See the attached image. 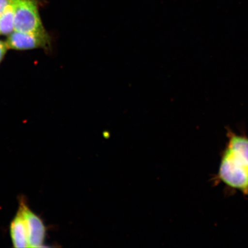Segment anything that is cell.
<instances>
[{
	"label": "cell",
	"mask_w": 248,
	"mask_h": 248,
	"mask_svg": "<svg viewBox=\"0 0 248 248\" xmlns=\"http://www.w3.org/2000/svg\"><path fill=\"white\" fill-rule=\"evenodd\" d=\"M10 234L12 244L15 248L29 247L26 222L19 208L11 223Z\"/></svg>",
	"instance_id": "cell-5"
},
{
	"label": "cell",
	"mask_w": 248,
	"mask_h": 248,
	"mask_svg": "<svg viewBox=\"0 0 248 248\" xmlns=\"http://www.w3.org/2000/svg\"><path fill=\"white\" fill-rule=\"evenodd\" d=\"M19 209L26 222L29 247H43L45 244L46 231L44 222L31 210L23 198L20 200Z\"/></svg>",
	"instance_id": "cell-3"
},
{
	"label": "cell",
	"mask_w": 248,
	"mask_h": 248,
	"mask_svg": "<svg viewBox=\"0 0 248 248\" xmlns=\"http://www.w3.org/2000/svg\"><path fill=\"white\" fill-rule=\"evenodd\" d=\"M228 141L222 151L215 181L248 198V137L227 129Z\"/></svg>",
	"instance_id": "cell-1"
},
{
	"label": "cell",
	"mask_w": 248,
	"mask_h": 248,
	"mask_svg": "<svg viewBox=\"0 0 248 248\" xmlns=\"http://www.w3.org/2000/svg\"><path fill=\"white\" fill-rule=\"evenodd\" d=\"M15 1V0H0V14L8 6L14 3Z\"/></svg>",
	"instance_id": "cell-8"
},
{
	"label": "cell",
	"mask_w": 248,
	"mask_h": 248,
	"mask_svg": "<svg viewBox=\"0 0 248 248\" xmlns=\"http://www.w3.org/2000/svg\"><path fill=\"white\" fill-rule=\"evenodd\" d=\"M50 37L46 31L40 32H21L14 31L9 34L7 40L9 49L29 50L46 48L50 45Z\"/></svg>",
	"instance_id": "cell-4"
},
{
	"label": "cell",
	"mask_w": 248,
	"mask_h": 248,
	"mask_svg": "<svg viewBox=\"0 0 248 248\" xmlns=\"http://www.w3.org/2000/svg\"><path fill=\"white\" fill-rule=\"evenodd\" d=\"M14 31L21 32H40L46 31L36 0H16Z\"/></svg>",
	"instance_id": "cell-2"
},
{
	"label": "cell",
	"mask_w": 248,
	"mask_h": 248,
	"mask_svg": "<svg viewBox=\"0 0 248 248\" xmlns=\"http://www.w3.org/2000/svg\"><path fill=\"white\" fill-rule=\"evenodd\" d=\"M8 49L7 42H2L0 40V63L4 59Z\"/></svg>",
	"instance_id": "cell-7"
},
{
	"label": "cell",
	"mask_w": 248,
	"mask_h": 248,
	"mask_svg": "<svg viewBox=\"0 0 248 248\" xmlns=\"http://www.w3.org/2000/svg\"><path fill=\"white\" fill-rule=\"evenodd\" d=\"M15 2L8 6L0 14V34L9 35L14 31Z\"/></svg>",
	"instance_id": "cell-6"
}]
</instances>
